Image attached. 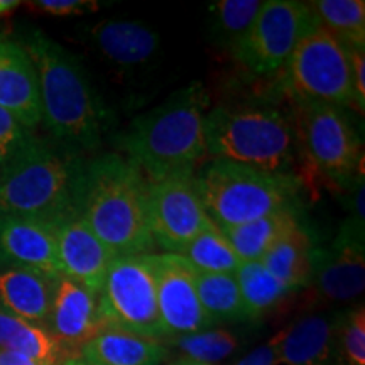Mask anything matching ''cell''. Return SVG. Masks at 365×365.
<instances>
[{"mask_svg": "<svg viewBox=\"0 0 365 365\" xmlns=\"http://www.w3.org/2000/svg\"><path fill=\"white\" fill-rule=\"evenodd\" d=\"M309 7L331 36L346 48H365L364 0H314Z\"/></svg>", "mask_w": 365, "mask_h": 365, "instance_id": "cell-28", "label": "cell"}, {"mask_svg": "<svg viewBox=\"0 0 365 365\" xmlns=\"http://www.w3.org/2000/svg\"><path fill=\"white\" fill-rule=\"evenodd\" d=\"M261 7V0H220L212 4V38L232 51V48L250 29Z\"/></svg>", "mask_w": 365, "mask_h": 365, "instance_id": "cell-29", "label": "cell"}, {"mask_svg": "<svg viewBox=\"0 0 365 365\" xmlns=\"http://www.w3.org/2000/svg\"><path fill=\"white\" fill-rule=\"evenodd\" d=\"M61 365H98V364L88 362V360H83L81 357H78V355H71V357H68Z\"/></svg>", "mask_w": 365, "mask_h": 365, "instance_id": "cell-38", "label": "cell"}, {"mask_svg": "<svg viewBox=\"0 0 365 365\" xmlns=\"http://www.w3.org/2000/svg\"><path fill=\"white\" fill-rule=\"evenodd\" d=\"M296 143L286 113L266 102L218 105L205 117V145L213 159L293 175Z\"/></svg>", "mask_w": 365, "mask_h": 365, "instance_id": "cell-5", "label": "cell"}, {"mask_svg": "<svg viewBox=\"0 0 365 365\" xmlns=\"http://www.w3.org/2000/svg\"><path fill=\"white\" fill-rule=\"evenodd\" d=\"M103 330H120L164 344L156 281L148 255L117 257L98 294Z\"/></svg>", "mask_w": 365, "mask_h": 365, "instance_id": "cell-8", "label": "cell"}, {"mask_svg": "<svg viewBox=\"0 0 365 365\" xmlns=\"http://www.w3.org/2000/svg\"><path fill=\"white\" fill-rule=\"evenodd\" d=\"M78 355L98 365H161L166 344L120 330H102L78 349Z\"/></svg>", "mask_w": 365, "mask_h": 365, "instance_id": "cell-21", "label": "cell"}, {"mask_svg": "<svg viewBox=\"0 0 365 365\" xmlns=\"http://www.w3.org/2000/svg\"><path fill=\"white\" fill-rule=\"evenodd\" d=\"M242 301L249 319L261 318L281 304L293 291L264 267L261 261L240 262L235 272Z\"/></svg>", "mask_w": 365, "mask_h": 365, "instance_id": "cell-26", "label": "cell"}, {"mask_svg": "<svg viewBox=\"0 0 365 365\" xmlns=\"http://www.w3.org/2000/svg\"><path fill=\"white\" fill-rule=\"evenodd\" d=\"M207 91L200 83H191L159 107L137 117L117 139L118 149L149 182L195 173L196 164L207 156Z\"/></svg>", "mask_w": 365, "mask_h": 365, "instance_id": "cell-4", "label": "cell"}, {"mask_svg": "<svg viewBox=\"0 0 365 365\" xmlns=\"http://www.w3.org/2000/svg\"><path fill=\"white\" fill-rule=\"evenodd\" d=\"M149 217L154 245L178 255L213 223L200 200L195 173L149 182Z\"/></svg>", "mask_w": 365, "mask_h": 365, "instance_id": "cell-11", "label": "cell"}, {"mask_svg": "<svg viewBox=\"0 0 365 365\" xmlns=\"http://www.w3.org/2000/svg\"><path fill=\"white\" fill-rule=\"evenodd\" d=\"M284 81L296 102L354 107L349 48L319 22L296 44L284 65Z\"/></svg>", "mask_w": 365, "mask_h": 365, "instance_id": "cell-7", "label": "cell"}, {"mask_svg": "<svg viewBox=\"0 0 365 365\" xmlns=\"http://www.w3.org/2000/svg\"><path fill=\"white\" fill-rule=\"evenodd\" d=\"M301 225L294 207H286L244 225L222 228L242 262L261 261L282 235Z\"/></svg>", "mask_w": 365, "mask_h": 365, "instance_id": "cell-22", "label": "cell"}, {"mask_svg": "<svg viewBox=\"0 0 365 365\" xmlns=\"http://www.w3.org/2000/svg\"><path fill=\"white\" fill-rule=\"evenodd\" d=\"M0 365H46V364H41L38 360L26 357V355L22 354L0 349Z\"/></svg>", "mask_w": 365, "mask_h": 365, "instance_id": "cell-36", "label": "cell"}, {"mask_svg": "<svg viewBox=\"0 0 365 365\" xmlns=\"http://www.w3.org/2000/svg\"><path fill=\"white\" fill-rule=\"evenodd\" d=\"M29 6L34 11L59 17L98 11V2H93V0H38V2H31Z\"/></svg>", "mask_w": 365, "mask_h": 365, "instance_id": "cell-33", "label": "cell"}, {"mask_svg": "<svg viewBox=\"0 0 365 365\" xmlns=\"http://www.w3.org/2000/svg\"><path fill=\"white\" fill-rule=\"evenodd\" d=\"M235 365H276V350L272 340L259 345L252 352H249L244 359H240Z\"/></svg>", "mask_w": 365, "mask_h": 365, "instance_id": "cell-35", "label": "cell"}, {"mask_svg": "<svg viewBox=\"0 0 365 365\" xmlns=\"http://www.w3.org/2000/svg\"><path fill=\"white\" fill-rule=\"evenodd\" d=\"M312 250L308 232L298 225L282 235L267 250L261 262L276 279L294 293L312 281Z\"/></svg>", "mask_w": 365, "mask_h": 365, "instance_id": "cell-24", "label": "cell"}, {"mask_svg": "<svg viewBox=\"0 0 365 365\" xmlns=\"http://www.w3.org/2000/svg\"><path fill=\"white\" fill-rule=\"evenodd\" d=\"M0 107L11 112L26 129L43 122L36 68L21 43L0 34Z\"/></svg>", "mask_w": 365, "mask_h": 365, "instance_id": "cell-17", "label": "cell"}, {"mask_svg": "<svg viewBox=\"0 0 365 365\" xmlns=\"http://www.w3.org/2000/svg\"><path fill=\"white\" fill-rule=\"evenodd\" d=\"M196 289L212 325L249 319L235 274L196 272Z\"/></svg>", "mask_w": 365, "mask_h": 365, "instance_id": "cell-25", "label": "cell"}, {"mask_svg": "<svg viewBox=\"0 0 365 365\" xmlns=\"http://www.w3.org/2000/svg\"><path fill=\"white\" fill-rule=\"evenodd\" d=\"M166 341L212 328L196 289V271L178 254H149Z\"/></svg>", "mask_w": 365, "mask_h": 365, "instance_id": "cell-12", "label": "cell"}, {"mask_svg": "<svg viewBox=\"0 0 365 365\" xmlns=\"http://www.w3.org/2000/svg\"><path fill=\"white\" fill-rule=\"evenodd\" d=\"M325 299L352 301L364 293V223L346 220L327 249L312 250V281Z\"/></svg>", "mask_w": 365, "mask_h": 365, "instance_id": "cell-13", "label": "cell"}, {"mask_svg": "<svg viewBox=\"0 0 365 365\" xmlns=\"http://www.w3.org/2000/svg\"><path fill=\"white\" fill-rule=\"evenodd\" d=\"M54 237L63 276L98 296L115 255L91 232L80 213L59 222L54 227Z\"/></svg>", "mask_w": 365, "mask_h": 365, "instance_id": "cell-14", "label": "cell"}, {"mask_svg": "<svg viewBox=\"0 0 365 365\" xmlns=\"http://www.w3.org/2000/svg\"><path fill=\"white\" fill-rule=\"evenodd\" d=\"M31 134L33 130L26 129L11 112L0 107V164L7 161Z\"/></svg>", "mask_w": 365, "mask_h": 365, "instance_id": "cell-32", "label": "cell"}, {"mask_svg": "<svg viewBox=\"0 0 365 365\" xmlns=\"http://www.w3.org/2000/svg\"><path fill=\"white\" fill-rule=\"evenodd\" d=\"M36 68L43 122L54 143L83 154L102 143L110 113L75 54L41 31L22 41Z\"/></svg>", "mask_w": 365, "mask_h": 365, "instance_id": "cell-2", "label": "cell"}, {"mask_svg": "<svg viewBox=\"0 0 365 365\" xmlns=\"http://www.w3.org/2000/svg\"><path fill=\"white\" fill-rule=\"evenodd\" d=\"M0 349L11 350L46 365H61L68 357L65 346L44 327L0 308Z\"/></svg>", "mask_w": 365, "mask_h": 365, "instance_id": "cell-23", "label": "cell"}, {"mask_svg": "<svg viewBox=\"0 0 365 365\" xmlns=\"http://www.w3.org/2000/svg\"><path fill=\"white\" fill-rule=\"evenodd\" d=\"M170 365H208V364L195 362V360H190V359H186V357H180V359H176L175 362H171Z\"/></svg>", "mask_w": 365, "mask_h": 365, "instance_id": "cell-39", "label": "cell"}, {"mask_svg": "<svg viewBox=\"0 0 365 365\" xmlns=\"http://www.w3.org/2000/svg\"><path fill=\"white\" fill-rule=\"evenodd\" d=\"M352 65L354 108L364 115L365 112V48H349Z\"/></svg>", "mask_w": 365, "mask_h": 365, "instance_id": "cell-34", "label": "cell"}, {"mask_svg": "<svg viewBox=\"0 0 365 365\" xmlns=\"http://www.w3.org/2000/svg\"><path fill=\"white\" fill-rule=\"evenodd\" d=\"M168 344L175 345L182 357L208 365H217L239 349V339L223 328H207L190 335H181L168 340Z\"/></svg>", "mask_w": 365, "mask_h": 365, "instance_id": "cell-30", "label": "cell"}, {"mask_svg": "<svg viewBox=\"0 0 365 365\" xmlns=\"http://www.w3.org/2000/svg\"><path fill=\"white\" fill-rule=\"evenodd\" d=\"M336 314H309L272 336L276 365H340Z\"/></svg>", "mask_w": 365, "mask_h": 365, "instance_id": "cell-18", "label": "cell"}, {"mask_svg": "<svg viewBox=\"0 0 365 365\" xmlns=\"http://www.w3.org/2000/svg\"><path fill=\"white\" fill-rule=\"evenodd\" d=\"M317 22L309 4L266 0L250 29L232 48V54L254 75H271L284 68L296 44Z\"/></svg>", "mask_w": 365, "mask_h": 365, "instance_id": "cell-9", "label": "cell"}, {"mask_svg": "<svg viewBox=\"0 0 365 365\" xmlns=\"http://www.w3.org/2000/svg\"><path fill=\"white\" fill-rule=\"evenodd\" d=\"M336 354L340 365H365V308L350 309L339 318Z\"/></svg>", "mask_w": 365, "mask_h": 365, "instance_id": "cell-31", "label": "cell"}, {"mask_svg": "<svg viewBox=\"0 0 365 365\" xmlns=\"http://www.w3.org/2000/svg\"><path fill=\"white\" fill-rule=\"evenodd\" d=\"M298 134L314 166L336 185H349L362 170V143L344 107L296 102Z\"/></svg>", "mask_w": 365, "mask_h": 365, "instance_id": "cell-10", "label": "cell"}, {"mask_svg": "<svg viewBox=\"0 0 365 365\" xmlns=\"http://www.w3.org/2000/svg\"><path fill=\"white\" fill-rule=\"evenodd\" d=\"M88 159L31 134L0 164V215L56 227L81 212Z\"/></svg>", "mask_w": 365, "mask_h": 365, "instance_id": "cell-1", "label": "cell"}, {"mask_svg": "<svg viewBox=\"0 0 365 365\" xmlns=\"http://www.w3.org/2000/svg\"><path fill=\"white\" fill-rule=\"evenodd\" d=\"M17 6H19L17 0H0V16H2V14L11 12L12 9H16Z\"/></svg>", "mask_w": 365, "mask_h": 365, "instance_id": "cell-37", "label": "cell"}, {"mask_svg": "<svg viewBox=\"0 0 365 365\" xmlns=\"http://www.w3.org/2000/svg\"><path fill=\"white\" fill-rule=\"evenodd\" d=\"M53 277L29 269L0 267V308L46 328L53 298Z\"/></svg>", "mask_w": 365, "mask_h": 365, "instance_id": "cell-20", "label": "cell"}, {"mask_svg": "<svg viewBox=\"0 0 365 365\" xmlns=\"http://www.w3.org/2000/svg\"><path fill=\"white\" fill-rule=\"evenodd\" d=\"M180 255L196 272L205 274H235L242 262L215 223L200 232Z\"/></svg>", "mask_w": 365, "mask_h": 365, "instance_id": "cell-27", "label": "cell"}, {"mask_svg": "<svg viewBox=\"0 0 365 365\" xmlns=\"http://www.w3.org/2000/svg\"><path fill=\"white\" fill-rule=\"evenodd\" d=\"M80 215L115 257L153 254L149 181L130 159L107 153L88 159Z\"/></svg>", "mask_w": 365, "mask_h": 365, "instance_id": "cell-3", "label": "cell"}, {"mask_svg": "<svg viewBox=\"0 0 365 365\" xmlns=\"http://www.w3.org/2000/svg\"><path fill=\"white\" fill-rule=\"evenodd\" d=\"M0 267L61 276L54 227L31 218L0 215Z\"/></svg>", "mask_w": 365, "mask_h": 365, "instance_id": "cell-16", "label": "cell"}, {"mask_svg": "<svg viewBox=\"0 0 365 365\" xmlns=\"http://www.w3.org/2000/svg\"><path fill=\"white\" fill-rule=\"evenodd\" d=\"M90 38L105 59L124 68L144 65L159 49V34L137 21H102L91 27Z\"/></svg>", "mask_w": 365, "mask_h": 365, "instance_id": "cell-19", "label": "cell"}, {"mask_svg": "<svg viewBox=\"0 0 365 365\" xmlns=\"http://www.w3.org/2000/svg\"><path fill=\"white\" fill-rule=\"evenodd\" d=\"M46 330L65 346L68 354L75 355L81 345L103 330L98 296L61 274L54 279Z\"/></svg>", "mask_w": 365, "mask_h": 365, "instance_id": "cell-15", "label": "cell"}, {"mask_svg": "<svg viewBox=\"0 0 365 365\" xmlns=\"http://www.w3.org/2000/svg\"><path fill=\"white\" fill-rule=\"evenodd\" d=\"M205 212L218 228L244 225L293 207L299 193L294 175L271 173L227 159H213L195 175Z\"/></svg>", "mask_w": 365, "mask_h": 365, "instance_id": "cell-6", "label": "cell"}]
</instances>
